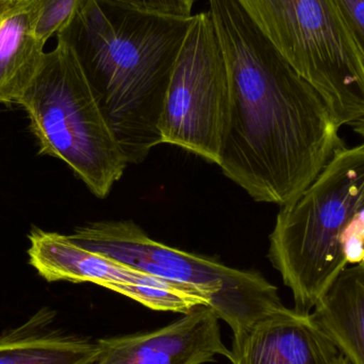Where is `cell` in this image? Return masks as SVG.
Returning <instances> with one entry per match:
<instances>
[{"instance_id": "4fadbf2b", "label": "cell", "mask_w": 364, "mask_h": 364, "mask_svg": "<svg viewBox=\"0 0 364 364\" xmlns=\"http://www.w3.org/2000/svg\"><path fill=\"white\" fill-rule=\"evenodd\" d=\"M352 364H364V260L346 267L311 312Z\"/></svg>"}, {"instance_id": "6da1fadb", "label": "cell", "mask_w": 364, "mask_h": 364, "mask_svg": "<svg viewBox=\"0 0 364 364\" xmlns=\"http://www.w3.org/2000/svg\"><path fill=\"white\" fill-rule=\"evenodd\" d=\"M209 4L230 91L220 168L254 200L287 205L343 149L340 127L239 0Z\"/></svg>"}, {"instance_id": "277c9868", "label": "cell", "mask_w": 364, "mask_h": 364, "mask_svg": "<svg viewBox=\"0 0 364 364\" xmlns=\"http://www.w3.org/2000/svg\"><path fill=\"white\" fill-rule=\"evenodd\" d=\"M29 119L38 154L65 162L106 198L128 162L75 55L58 43L16 102Z\"/></svg>"}, {"instance_id": "5bb4252c", "label": "cell", "mask_w": 364, "mask_h": 364, "mask_svg": "<svg viewBox=\"0 0 364 364\" xmlns=\"http://www.w3.org/2000/svg\"><path fill=\"white\" fill-rule=\"evenodd\" d=\"M79 0H43L36 23V38L43 44L58 33L72 16Z\"/></svg>"}, {"instance_id": "8992f818", "label": "cell", "mask_w": 364, "mask_h": 364, "mask_svg": "<svg viewBox=\"0 0 364 364\" xmlns=\"http://www.w3.org/2000/svg\"><path fill=\"white\" fill-rule=\"evenodd\" d=\"M70 237L87 250L196 291L230 327L233 337L284 307L278 289L258 272L232 269L164 245L129 220L91 223L77 227Z\"/></svg>"}, {"instance_id": "52a82bcc", "label": "cell", "mask_w": 364, "mask_h": 364, "mask_svg": "<svg viewBox=\"0 0 364 364\" xmlns=\"http://www.w3.org/2000/svg\"><path fill=\"white\" fill-rule=\"evenodd\" d=\"M229 105L228 70L208 11L195 15L175 64L159 122L161 142L220 166Z\"/></svg>"}, {"instance_id": "2e32d148", "label": "cell", "mask_w": 364, "mask_h": 364, "mask_svg": "<svg viewBox=\"0 0 364 364\" xmlns=\"http://www.w3.org/2000/svg\"><path fill=\"white\" fill-rule=\"evenodd\" d=\"M115 1L128 4L139 10L154 13V14L186 18V17L192 16L191 13H192L195 0H115Z\"/></svg>"}, {"instance_id": "5b68a950", "label": "cell", "mask_w": 364, "mask_h": 364, "mask_svg": "<svg viewBox=\"0 0 364 364\" xmlns=\"http://www.w3.org/2000/svg\"><path fill=\"white\" fill-rule=\"evenodd\" d=\"M340 128L364 119V62L335 0H239Z\"/></svg>"}, {"instance_id": "ba28073f", "label": "cell", "mask_w": 364, "mask_h": 364, "mask_svg": "<svg viewBox=\"0 0 364 364\" xmlns=\"http://www.w3.org/2000/svg\"><path fill=\"white\" fill-rule=\"evenodd\" d=\"M28 239L30 265L47 282H91L156 311L184 314L196 306H209L196 291L87 250L70 235L32 227Z\"/></svg>"}, {"instance_id": "e0dca14e", "label": "cell", "mask_w": 364, "mask_h": 364, "mask_svg": "<svg viewBox=\"0 0 364 364\" xmlns=\"http://www.w3.org/2000/svg\"><path fill=\"white\" fill-rule=\"evenodd\" d=\"M337 364H352L350 363V361L348 360V359L346 358V357L342 355L341 358L339 359V361H338Z\"/></svg>"}, {"instance_id": "3957f363", "label": "cell", "mask_w": 364, "mask_h": 364, "mask_svg": "<svg viewBox=\"0 0 364 364\" xmlns=\"http://www.w3.org/2000/svg\"><path fill=\"white\" fill-rule=\"evenodd\" d=\"M364 213V143L340 149L296 198L282 205L269 258L295 310L311 314L348 267L346 239Z\"/></svg>"}, {"instance_id": "30bf717a", "label": "cell", "mask_w": 364, "mask_h": 364, "mask_svg": "<svg viewBox=\"0 0 364 364\" xmlns=\"http://www.w3.org/2000/svg\"><path fill=\"white\" fill-rule=\"evenodd\" d=\"M342 354L312 314L284 307L232 338V364H337Z\"/></svg>"}, {"instance_id": "9c48e42d", "label": "cell", "mask_w": 364, "mask_h": 364, "mask_svg": "<svg viewBox=\"0 0 364 364\" xmlns=\"http://www.w3.org/2000/svg\"><path fill=\"white\" fill-rule=\"evenodd\" d=\"M218 321L212 308L200 305L162 328L97 340L95 364H205L216 356L229 359Z\"/></svg>"}, {"instance_id": "8fae6325", "label": "cell", "mask_w": 364, "mask_h": 364, "mask_svg": "<svg viewBox=\"0 0 364 364\" xmlns=\"http://www.w3.org/2000/svg\"><path fill=\"white\" fill-rule=\"evenodd\" d=\"M43 0H0V105L16 104L42 64L36 34Z\"/></svg>"}, {"instance_id": "9a60e30c", "label": "cell", "mask_w": 364, "mask_h": 364, "mask_svg": "<svg viewBox=\"0 0 364 364\" xmlns=\"http://www.w3.org/2000/svg\"><path fill=\"white\" fill-rule=\"evenodd\" d=\"M364 62V0H335Z\"/></svg>"}, {"instance_id": "7c38bea8", "label": "cell", "mask_w": 364, "mask_h": 364, "mask_svg": "<svg viewBox=\"0 0 364 364\" xmlns=\"http://www.w3.org/2000/svg\"><path fill=\"white\" fill-rule=\"evenodd\" d=\"M55 312L44 307L0 335V364H95L97 343L55 326Z\"/></svg>"}, {"instance_id": "7a4b0ae2", "label": "cell", "mask_w": 364, "mask_h": 364, "mask_svg": "<svg viewBox=\"0 0 364 364\" xmlns=\"http://www.w3.org/2000/svg\"><path fill=\"white\" fill-rule=\"evenodd\" d=\"M195 21L115 0H79L57 33L76 58L125 155L139 164L161 144L159 122L175 64Z\"/></svg>"}]
</instances>
